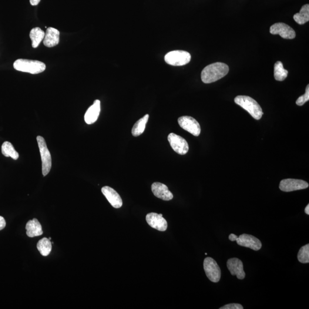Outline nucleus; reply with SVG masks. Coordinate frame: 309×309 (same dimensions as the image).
I'll use <instances>...</instances> for the list:
<instances>
[{
    "mask_svg": "<svg viewBox=\"0 0 309 309\" xmlns=\"http://www.w3.org/2000/svg\"><path fill=\"white\" fill-rule=\"evenodd\" d=\"M305 212L307 215H309V204H308V206L306 207Z\"/></svg>",
    "mask_w": 309,
    "mask_h": 309,
    "instance_id": "7c9ffc66",
    "label": "nucleus"
},
{
    "mask_svg": "<svg viewBox=\"0 0 309 309\" xmlns=\"http://www.w3.org/2000/svg\"><path fill=\"white\" fill-rule=\"evenodd\" d=\"M37 247L43 256L46 257L52 250V243L46 238H44L39 241Z\"/></svg>",
    "mask_w": 309,
    "mask_h": 309,
    "instance_id": "4be33fe9",
    "label": "nucleus"
},
{
    "mask_svg": "<svg viewBox=\"0 0 309 309\" xmlns=\"http://www.w3.org/2000/svg\"><path fill=\"white\" fill-rule=\"evenodd\" d=\"M205 273L210 281L217 283L221 280V270L217 262L213 258L207 257L205 258L203 263Z\"/></svg>",
    "mask_w": 309,
    "mask_h": 309,
    "instance_id": "423d86ee",
    "label": "nucleus"
},
{
    "mask_svg": "<svg viewBox=\"0 0 309 309\" xmlns=\"http://www.w3.org/2000/svg\"><path fill=\"white\" fill-rule=\"evenodd\" d=\"M146 221L149 226L160 231H165L167 228V221L163 217L162 214H157L154 213L148 214L146 216Z\"/></svg>",
    "mask_w": 309,
    "mask_h": 309,
    "instance_id": "f8f14e48",
    "label": "nucleus"
},
{
    "mask_svg": "<svg viewBox=\"0 0 309 309\" xmlns=\"http://www.w3.org/2000/svg\"><path fill=\"white\" fill-rule=\"evenodd\" d=\"M297 258L299 262L302 264L309 263V244L302 246L298 252Z\"/></svg>",
    "mask_w": 309,
    "mask_h": 309,
    "instance_id": "393cba45",
    "label": "nucleus"
},
{
    "mask_svg": "<svg viewBox=\"0 0 309 309\" xmlns=\"http://www.w3.org/2000/svg\"><path fill=\"white\" fill-rule=\"evenodd\" d=\"M168 140L174 151L179 154H185L189 150V144L182 136L171 133L168 136Z\"/></svg>",
    "mask_w": 309,
    "mask_h": 309,
    "instance_id": "0eeeda50",
    "label": "nucleus"
},
{
    "mask_svg": "<svg viewBox=\"0 0 309 309\" xmlns=\"http://www.w3.org/2000/svg\"><path fill=\"white\" fill-rule=\"evenodd\" d=\"M29 36L32 40L33 48H38L42 40L44 39L45 33L41 28L36 27L31 30Z\"/></svg>",
    "mask_w": 309,
    "mask_h": 309,
    "instance_id": "6ab92c4d",
    "label": "nucleus"
},
{
    "mask_svg": "<svg viewBox=\"0 0 309 309\" xmlns=\"http://www.w3.org/2000/svg\"><path fill=\"white\" fill-rule=\"evenodd\" d=\"M1 152L6 157H11L13 159H18L19 154L15 149L12 143L5 142L1 146Z\"/></svg>",
    "mask_w": 309,
    "mask_h": 309,
    "instance_id": "b1692460",
    "label": "nucleus"
},
{
    "mask_svg": "<svg viewBox=\"0 0 309 309\" xmlns=\"http://www.w3.org/2000/svg\"><path fill=\"white\" fill-rule=\"evenodd\" d=\"M237 238H238V236H236V235H235L234 234H231L229 237H228V239H229L232 242H234V241H236Z\"/></svg>",
    "mask_w": 309,
    "mask_h": 309,
    "instance_id": "c85d7f7f",
    "label": "nucleus"
},
{
    "mask_svg": "<svg viewBox=\"0 0 309 309\" xmlns=\"http://www.w3.org/2000/svg\"><path fill=\"white\" fill-rule=\"evenodd\" d=\"M14 68L23 72L31 74H39L44 71L46 66L44 63L38 61L26 59H18L13 64Z\"/></svg>",
    "mask_w": 309,
    "mask_h": 309,
    "instance_id": "7ed1b4c3",
    "label": "nucleus"
},
{
    "mask_svg": "<svg viewBox=\"0 0 309 309\" xmlns=\"http://www.w3.org/2000/svg\"><path fill=\"white\" fill-rule=\"evenodd\" d=\"M41 0H30V3L32 6L38 5Z\"/></svg>",
    "mask_w": 309,
    "mask_h": 309,
    "instance_id": "c756f323",
    "label": "nucleus"
},
{
    "mask_svg": "<svg viewBox=\"0 0 309 309\" xmlns=\"http://www.w3.org/2000/svg\"><path fill=\"white\" fill-rule=\"evenodd\" d=\"M236 241L241 246L250 248L254 251L260 250L262 243L260 240L251 235L243 234L238 237Z\"/></svg>",
    "mask_w": 309,
    "mask_h": 309,
    "instance_id": "9b49d317",
    "label": "nucleus"
},
{
    "mask_svg": "<svg viewBox=\"0 0 309 309\" xmlns=\"http://www.w3.org/2000/svg\"><path fill=\"white\" fill-rule=\"evenodd\" d=\"M227 267L232 275H236L239 280H243L246 274L243 270V262L237 258H231L227 261Z\"/></svg>",
    "mask_w": 309,
    "mask_h": 309,
    "instance_id": "ddd939ff",
    "label": "nucleus"
},
{
    "mask_svg": "<svg viewBox=\"0 0 309 309\" xmlns=\"http://www.w3.org/2000/svg\"><path fill=\"white\" fill-rule=\"evenodd\" d=\"M178 123L181 128L195 136L200 135L201 129L200 124L193 117L188 116L180 117Z\"/></svg>",
    "mask_w": 309,
    "mask_h": 309,
    "instance_id": "6e6552de",
    "label": "nucleus"
},
{
    "mask_svg": "<svg viewBox=\"0 0 309 309\" xmlns=\"http://www.w3.org/2000/svg\"><path fill=\"white\" fill-rule=\"evenodd\" d=\"M149 119V115L147 114L134 124L132 129V134L133 136H139L142 135L146 129V124Z\"/></svg>",
    "mask_w": 309,
    "mask_h": 309,
    "instance_id": "aec40b11",
    "label": "nucleus"
},
{
    "mask_svg": "<svg viewBox=\"0 0 309 309\" xmlns=\"http://www.w3.org/2000/svg\"><path fill=\"white\" fill-rule=\"evenodd\" d=\"M102 192L108 200L112 206L115 209H119L123 205V201L119 194L112 188L109 186L103 187Z\"/></svg>",
    "mask_w": 309,
    "mask_h": 309,
    "instance_id": "2eb2a0df",
    "label": "nucleus"
},
{
    "mask_svg": "<svg viewBox=\"0 0 309 309\" xmlns=\"http://www.w3.org/2000/svg\"><path fill=\"white\" fill-rule=\"evenodd\" d=\"M26 230V234L30 238L40 236L43 234L42 225L36 218L28 221Z\"/></svg>",
    "mask_w": 309,
    "mask_h": 309,
    "instance_id": "a211bd4d",
    "label": "nucleus"
},
{
    "mask_svg": "<svg viewBox=\"0 0 309 309\" xmlns=\"http://www.w3.org/2000/svg\"><path fill=\"white\" fill-rule=\"evenodd\" d=\"M309 100V86L308 85L306 88V92L304 95L301 96L296 101L297 105L302 106Z\"/></svg>",
    "mask_w": 309,
    "mask_h": 309,
    "instance_id": "a878e982",
    "label": "nucleus"
},
{
    "mask_svg": "<svg viewBox=\"0 0 309 309\" xmlns=\"http://www.w3.org/2000/svg\"><path fill=\"white\" fill-rule=\"evenodd\" d=\"M6 226V221L4 218L0 216V230L4 229Z\"/></svg>",
    "mask_w": 309,
    "mask_h": 309,
    "instance_id": "cd10ccee",
    "label": "nucleus"
},
{
    "mask_svg": "<svg viewBox=\"0 0 309 309\" xmlns=\"http://www.w3.org/2000/svg\"><path fill=\"white\" fill-rule=\"evenodd\" d=\"M272 35H279L285 39H293L296 36L294 30L283 22L274 23L270 28Z\"/></svg>",
    "mask_w": 309,
    "mask_h": 309,
    "instance_id": "1a4fd4ad",
    "label": "nucleus"
},
{
    "mask_svg": "<svg viewBox=\"0 0 309 309\" xmlns=\"http://www.w3.org/2000/svg\"><path fill=\"white\" fill-rule=\"evenodd\" d=\"M220 309H243V305L239 304H230L224 305L221 307Z\"/></svg>",
    "mask_w": 309,
    "mask_h": 309,
    "instance_id": "bb28decb",
    "label": "nucleus"
},
{
    "mask_svg": "<svg viewBox=\"0 0 309 309\" xmlns=\"http://www.w3.org/2000/svg\"><path fill=\"white\" fill-rule=\"evenodd\" d=\"M191 59L190 53L184 50H173L167 53L164 60L168 65L173 66H183L189 63Z\"/></svg>",
    "mask_w": 309,
    "mask_h": 309,
    "instance_id": "39448f33",
    "label": "nucleus"
},
{
    "mask_svg": "<svg viewBox=\"0 0 309 309\" xmlns=\"http://www.w3.org/2000/svg\"><path fill=\"white\" fill-rule=\"evenodd\" d=\"M60 40V32L58 29L49 27L46 30L44 39V44L48 48L58 45Z\"/></svg>",
    "mask_w": 309,
    "mask_h": 309,
    "instance_id": "dca6fc26",
    "label": "nucleus"
},
{
    "mask_svg": "<svg viewBox=\"0 0 309 309\" xmlns=\"http://www.w3.org/2000/svg\"><path fill=\"white\" fill-rule=\"evenodd\" d=\"M234 102L250 114L255 119L260 120L263 117L264 112L259 104L250 96H238Z\"/></svg>",
    "mask_w": 309,
    "mask_h": 309,
    "instance_id": "f03ea898",
    "label": "nucleus"
},
{
    "mask_svg": "<svg viewBox=\"0 0 309 309\" xmlns=\"http://www.w3.org/2000/svg\"><path fill=\"white\" fill-rule=\"evenodd\" d=\"M37 142L41 154L42 161V173L43 176H46L50 172L52 167V157L47 147L45 140L41 136H37Z\"/></svg>",
    "mask_w": 309,
    "mask_h": 309,
    "instance_id": "20e7f679",
    "label": "nucleus"
},
{
    "mask_svg": "<svg viewBox=\"0 0 309 309\" xmlns=\"http://www.w3.org/2000/svg\"><path fill=\"white\" fill-rule=\"evenodd\" d=\"M49 240H51V238H50H50H49Z\"/></svg>",
    "mask_w": 309,
    "mask_h": 309,
    "instance_id": "2f4dec72",
    "label": "nucleus"
},
{
    "mask_svg": "<svg viewBox=\"0 0 309 309\" xmlns=\"http://www.w3.org/2000/svg\"><path fill=\"white\" fill-rule=\"evenodd\" d=\"M295 22L300 25H303L309 21V5L302 6L300 13H296L293 16Z\"/></svg>",
    "mask_w": 309,
    "mask_h": 309,
    "instance_id": "412c9836",
    "label": "nucleus"
},
{
    "mask_svg": "<svg viewBox=\"0 0 309 309\" xmlns=\"http://www.w3.org/2000/svg\"><path fill=\"white\" fill-rule=\"evenodd\" d=\"M288 71L285 69L283 64L278 61L274 65V78L277 81H284L288 75Z\"/></svg>",
    "mask_w": 309,
    "mask_h": 309,
    "instance_id": "5701e85b",
    "label": "nucleus"
},
{
    "mask_svg": "<svg viewBox=\"0 0 309 309\" xmlns=\"http://www.w3.org/2000/svg\"><path fill=\"white\" fill-rule=\"evenodd\" d=\"M279 187L284 192H291L307 189L309 183L300 179H286L281 180Z\"/></svg>",
    "mask_w": 309,
    "mask_h": 309,
    "instance_id": "9d476101",
    "label": "nucleus"
},
{
    "mask_svg": "<svg viewBox=\"0 0 309 309\" xmlns=\"http://www.w3.org/2000/svg\"><path fill=\"white\" fill-rule=\"evenodd\" d=\"M100 112V102L96 100L93 105L89 107L85 116V122L87 124H92L95 123L98 119Z\"/></svg>",
    "mask_w": 309,
    "mask_h": 309,
    "instance_id": "f3484780",
    "label": "nucleus"
},
{
    "mask_svg": "<svg viewBox=\"0 0 309 309\" xmlns=\"http://www.w3.org/2000/svg\"><path fill=\"white\" fill-rule=\"evenodd\" d=\"M229 67L223 63L211 64L205 67L201 73V79L204 83L209 84L218 81L227 75Z\"/></svg>",
    "mask_w": 309,
    "mask_h": 309,
    "instance_id": "f257e3e1",
    "label": "nucleus"
},
{
    "mask_svg": "<svg viewBox=\"0 0 309 309\" xmlns=\"http://www.w3.org/2000/svg\"><path fill=\"white\" fill-rule=\"evenodd\" d=\"M151 190L154 196L165 201L173 199L174 196L165 184L154 182L151 186Z\"/></svg>",
    "mask_w": 309,
    "mask_h": 309,
    "instance_id": "4468645a",
    "label": "nucleus"
}]
</instances>
